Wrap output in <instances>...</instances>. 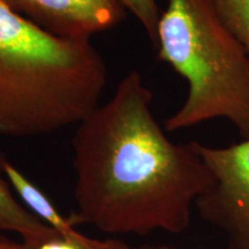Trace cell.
Instances as JSON below:
<instances>
[{"mask_svg":"<svg viewBox=\"0 0 249 249\" xmlns=\"http://www.w3.org/2000/svg\"><path fill=\"white\" fill-rule=\"evenodd\" d=\"M0 249H34L27 244H18V242L11 241L6 238H0Z\"/></svg>","mask_w":249,"mask_h":249,"instance_id":"obj_12","label":"cell"},{"mask_svg":"<svg viewBox=\"0 0 249 249\" xmlns=\"http://www.w3.org/2000/svg\"><path fill=\"white\" fill-rule=\"evenodd\" d=\"M138 249H177L176 247H171V246H143Z\"/></svg>","mask_w":249,"mask_h":249,"instance_id":"obj_13","label":"cell"},{"mask_svg":"<svg viewBox=\"0 0 249 249\" xmlns=\"http://www.w3.org/2000/svg\"><path fill=\"white\" fill-rule=\"evenodd\" d=\"M116 1L124 12L132 14L139 21L154 45L157 24L161 13L157 0H116Z\"/></svg>","mask_w":249,"mask_h":249,"instance_id":"obj_9","label":"cell"},{"mask_svg":"<svg viewBox=\"0 0 249 249\" xmlns=\"http://www.w3.org/2000/svg\"><path fill=\"white\" fill-rule=\"evenodd\" d=\"M5 160L0 154V230L18 233L24 244L34 249H38L45 242L62 238L14 197L8 180L2 176L5 174L2 170Z\"/></svg>","mask_w":249,"mask_h":249,"instance_id":"obj_6","label":"cell"},{"mask_svg":"<svg viewBox=\"0 0 249 249\" xmlns=\"http://www.w3.org/2000/svg\"><path fill=\"white\" fill-rule=\"evenodd\" d=\"M107 82L91 39L55 35L0 1V135L36 138L77 126Z\"/></svg>","mask_w":249,"mask_h":249,"instance_id":"obj_2","label":"cell"},{"mask_svg":"<svg viewBox=\"0 0 249 249\" xmlns=\"http://www.w3.org/2000/svg\"><path fill=\"white\" fill-rule=\"evenodd\" d=\"M154 48L188 86L185 102L165 121L166 132L225 119L249 138V54L209 0H167Z\"/></svg>","mask_w":249,"mask_h":249,"instance_id":"obj_3","label":"cell"},{"mask_svg":"<svg viewBox=\"0 0 249 249\" xmlns=\"http://www.w3.org/2000/svg\"><path fill=\"white\" fill-rule=\"evenodd\" d=\"M87 236L80 233L76 238L71 239V240H66V239L60 238L45 242L38 249H83V242H85Z\"/></svg>","mask_w":249,"mask_h":249,"instance_id":"obj_10","label":"cell"},{"mask_svg":"<svg viewBox=\"0 0 249 249\" xmlns=\"http://www.w3.org/2000/svg\"><path fill=\"white\" fill-rule=\"evenodd\" d=\"M214 13L249 54V0H209Z\"/></svg>","mask_w":249,"mask_h":249,"instance_id":"obj_8","label":"cell"},{"mask_svg":"<svg viewBox=\"0 0 249 249\" xmlns=\"http://www.w3.org/2000/svg\"><path fill=\"white\" fill-rule=\"evenodd\" d=\"M151 90L138 71L76 126L74 224L114 235L180 234L192 208L213 183L193 141L176 143L151 110Z\"/></svg>","mask_w":249,"mask_h":249,"instance_id":"obj_1","label":"cell"},{"mask_svg":"<svg viewBox=\"0 0 249 249\" xmlns=\"http://www.w3.org/2000/svg\"><path fill=\"white\" fill-rule=\"evenodd\" d=\"M193 144L213 176L196 209L224 233L227 249H249V138L229 147Z\"/></svg>","mask_w":249,"mask_h":249,"instance_id":"obj_4","label":"cell"},{"mask_svg":"<svg viewBox=\"0 0 249 249\" xmlns=\"http://www.w3.org/2000/svg\"><path fill=\"white\" fill-rule=\"evenodd\" d=\"M83 249H138V248L130 247V246L119 240H112V239H107V240H96V239H91L87 236L85 242H83Z\"/></svg>","mask_w":249,"mask_h":249,"instance_id":"obj_11","label":"cell"},{"mask_svg":"<svg viewBox=\"0 0 249 249\" xmlns=\"http://www.w3.org/2000/svg\"><path fill=\"white\" fill-rule=\"evenodd\" d=\"M37 26L61 37L91 39L116 28L126 12L116 0H0Z\"/></svg>","mask_w":249,"mask_h":249,"instance_id":"obj_5","label":"cell"},{"mask_svg":"<svg viewBox=\"0 0 249 249\" xmlns=\"http://www.w3.org/2000/svg\"><path fill=\"white\" fill-rule=\"evenodd\" d=\"M2 170L9 185L13 187L31 213L51 226L66 240H71L80 234V232L74 230L73 220L62 216L48 196L7 160L2 164Z\"/></svg>","mask_w":249,"mask_h":249,"instance_id":"obj_7","label":"cell"}]
</instances>
